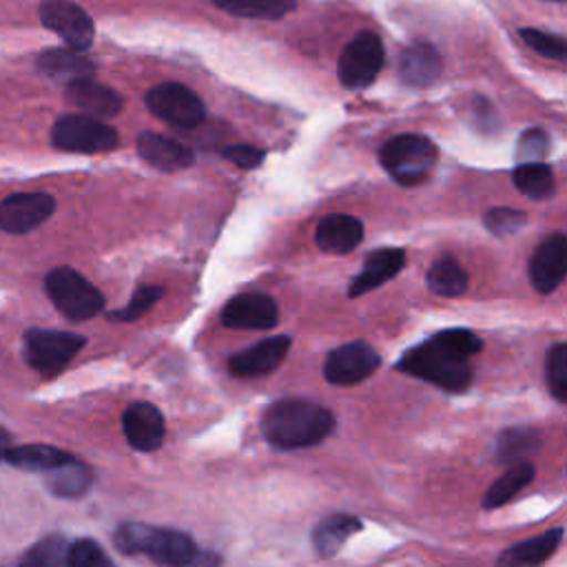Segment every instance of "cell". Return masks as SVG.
<instances>
[{"label": "cell", "mask_w": 567, "mask_h": 567, "mask_svg": "<svg viewBox=\"0 0 567 567\" xmlns=\"http://www.w3.org/2000/svg\"><path fill=\"white\" fill-rule=\"evenodd\" d=\"M115 547L124 554H144L164 567H217L219 556L202 551L193 538L177 529L124 523L115 529Z\"/></svg>", "instance_id": "3"}, {"label": "cell", "mask_w": 567, "mask_h": 567, "mask_svg": "<svg viewBox=\"0 0 567 567\" xmlns=\"http://www.w3.org/2000/svg\"><path fill=\"white\" fill-rule=\"evenodd\" d=\"M137 153L151 166L166 173L188 168L195 162V153L188 146L153 131H144L137 135Z\"/></svg>", "instance_id": "18"}, {"label": "cell", "mask_w": 567, "mask_h": 567, "mask_svg": "<svg viewBox=\"0 0 567 567\" xmlns=\"http://www.w3.org/2000/svg\"><path fill=\"white\" fill-rule=\"evenodd\" d=\"M40 20L49 31L60 35L73 51L82 53L93 44V20L80 4L71 0H44L40 4Z\"/></svg>", "instance_id": "10"}, {"label": "cell", "mask_w": 567, "mask_h": 567, "mask_svg": "<svg viewBox=\"0 0 567 567\" xmlns=\"http://www.w3.org/2000/svg\"><path fill=\"white\" fill-rule=\"evenodd\" d=\"M383 44L377 33L363 31L352 38L339 60V80L346 89H363L372 84L383 66Z\"/></svg>", "instance_id": "9"}, {"label": "cell", "mask_w": 567, "mask_h": 567, "mask_svg": "<svg viewBox=\"0 0 567 567\" xmlns=\"http://www.w3.org/2000/svg\"><path fill=\"white\" fill-rule=\"evenodd\" d=\"M563 529H545L538 536H532L527 540H520L512 547H507L494 567H540L560 545Z\"/></svg>", "instance_id": "21"}, {"label": "cell", "mask_w": 567, "mask_h": 567, "mask_svg": "<svg viewBox=\"0 0 567 567\" xmlns=\"http://www.w3.org/2000/svg\"><path fill=\"white\" fill-rule=\"evenodd\" d=\"M545 148H547V135L543 131H525V135L520 137V144H518L520 157L527 162L538 159L545 153Z\"/></svg>", "instance_id": "39"}, {"label": "cell", "mask_w": 567, "mask_h": 567, "mask_svg": "<svg viewBox=\"0 0 567 567\" xmlns=\"http://www.w3.org/2000/svg\"><path fill=\"white\" fill-rule=\"evenodd\" d=\"M332 430V412L308 399H279L261 414V434L279 450L319 445Z\"/></svg>", "instance_id": "2"}, {"label": "cell", "mask_w": 567, "mask_h": 567, "mask_svg": "<svg viewBox=\"0 0 567 567\" xmlns=\"http://www.w3.org/2000/svg\"><path fill=\"white\" fill-rule=\"evenodd\" d=\"M514 186L529 199L536 202H545L549 197H554L556 193V182H554V173L549 166L540 164V162H523L514 175Z\"/></svg>", "instance_id": "28"}, {"label": "cell", "mask_w": 567, "mask_h": 567, "mask_svg": "<svg viewBox=\"0 0 567 567\" xmlns=\"http://www.w3.org/2000/svg\"><path fill=\"white\" fill-rule=\"evenodd\" d=\"M9 447H11V436L4 430H0V458H4Z\"/></svg>", "instance_id": "40"}, {"label": "cell", "mask_w": 567, "mask_h": 567, "mask_svg": "<svg viewBox=\"0 0 567 567\" xmlns=\"http://www.w3.org/2000/svg\"><path fill=\"white\" fill-rule=\"evenodd\" d=\"M55 210L49 193H13L0 202V228L9 235H24L42 226Z\"/></svg>", "instance_id": "12"}, {"label": "cell", "mask_w": 567, "mask_h": 567, "mask_svg": "<svg viewBox=\"0 0 567 567\" xmlns=\"http://www.w3.org/2000/svg\"><path fill=\"white\" fill-rule=\"evenodd\" d=\"M441 69H443L441 58H439L436 49L427 42H416V44L408 47L399 60L401 80L412 86L432 84L441 75Z\"/></svg>", "instance_id": "22"}, {"label": "cell", "mask_w": 567, "mask_h": 567, "mask_svg": "<svg viewBox=\"0 0 567 567\" xmlns=\"http://www.w3.org/2000/svg\"><path fill=\"white\" fill-rule=\"evenodd\" d=\"M213 4L237 18L279 20L297 7V0H213Z\"/></svg>", "instance_id": "29"}, {"label": "cell", "mask_w": 567, "mask_h": 567, "mask_svg": "<svg viewBox=\"0 0 567 567\" xmlns=\"http://www.w3.org/2000/svg\"><path fill=\"white\" fill-rule=\"evenodd\" d=\"M520 38L527 42V47H532L536 53L551 58V60H567V44L563 38L538 31V29H520Z\"/></svg>", "instance_id": "35"}, {"label": "cell", "mask_w": 567, "mask_h": 567, "mask_svg": "<svg viewBox=\"0 0 567 567\" xmlns=\"http://www.w3.org/2000/svg\"><path fill=\"white\" fill-rule=\"evenodd\" d=\"M51 144L66 153H106L117 146V133L102 120L89 115H62L51 128Z\"/></svg>", "instance_id": "6"}, {"label": "cell", "mask_w": 567, "mask_h": 567, "mask_svg": "<svg viewBox=\"0 0 567 567\" xmlns=\"http://www.w3.org/2000/svg\"><path fill=\"white\" fill-rule=\"evenodd\" d=\"M545 379L554 399L565 403L567 401V346L565 343H554L547 350Z\"/></svg>", "instance_id": "32"}, {"label": "cell", "mask_w": 567, "mask_h": 567, "mask_svg": "<svg viewBox=\"0 0 567 567\" xmlns=\"http://www.w3.org/2000/svg\"><path fill=\"white\" fill-rule=\"evenodd\" d=\"M361 529V520L357 516H350V514H332L328 518H323L315 532H312V545H315V551L321 556V558H330L334 556L343 545L346 540L357 534Z\"/></svg>", "instance_id": "24"}, {"label": "cell", "mask_w": 567, "mask_h": 567, "mask_svg": "<svg viewBox=\"0 0 567 567\" xmlns=\"http://www.w3.org/2000/svg\"><path fill=\"white\" fill-rule=\"evenodd\" d=\"M363 239V224L352 215H328L315 230V244L323 252L346 255Z\"/></svg>", "instance_id": "20"}, {"label": "cell", "mask_w": 567, "mask_h": 567, "mask_svg": "<svg viewBox=\"0 0 567 567\" xmlns=\"http://www.w3.org/2000/svg\"><path fill=\"white\" fill-rule=\"evenodd\" d=\"M481 348L483 343L472 330L450 328L408 350L399 361V370L441 390L463 392L474 379L470 359L478 354Z\"/></svg>", "instance_id": "1"}, {"label": "cell", "mask_w": 567, "mask_h": 567, "mask_svg": "<svg viewBox=\"0 0 567 567\" xmlns=\"http://www.w3.org/2000/svg\"><path fill=\"white\" fill-rule=\"evenodd\" d=\"M66 100L82 111V115L106 120L122 111V95L93 78L73 80L66 84Z\"/></svg>", "instance_id": "17"}, {"label": "cell", "mask_w": 567, "mask_h": 567, "mask_svg": "<svg viewBox=\"0 0 567 567\" xmlns=\"http://www.w3.org/2000/svg\"><path fill=\"white\" fill-rule=\"evenodd\" d=\"M71 458L73 456L69 452L58 450L53 445H42V443L9 447V452L4 454V461L27 472H51Z\"/></svg>", "instance_id": "25"}, {"label": "cell", "mask_w": 567, "mask_h": 567, "mask_svg": "<svg viewBox=\"0 0 567 567\" xmlns=\"http://www.w3.org/2000/svg\"><path fill=\"white\" fill-rule=\"evenodd\" d=\"M379 363L381 357L370 343L350 341L328 354L323 363V374L332 385H354L377 372Z\"/></svg>", "instance_id": "11"}, {"label": "cell", "mask_w": 567, "mask_h": 567, "mask_svg": "<svg viewBox=\"0 0 567 567\" xmlns=\"http://www.w3.org/2000/svg\"><path fill=\"white\" fill-rule=\"evenodd\" d=\"M84 343L86 339L75 332L31 328L24 334V357L33 370L53 377L71 363Z\"/></svg>", "instance_id": "7"}, {"label": "cell", "mask_w": 567, "mask_h": 567, "mask_svg": "<svg viewBox=\"0 0 567 567\" xmlns=\"http://www.w3.org/2000/svg\"><path fill=\"white\" fill-rule=\"evenodd\" d=\"M529 281L532 286L549 295L565 279L567 270V239L563 233H554L540 241V246L529 257Z\"/></svg>", "instance_id": "14"}, {"label": "cell", "mask_w": 567, "mask_h": 567, "mask_svg": "<svg viewBox=\"0 0 567 567\" xmlns=\"http://www.w3.org/2000/svg\"><path fill=\"white\" fill-rule=\"evenodd\" d=\"M153 115L177 128H195L206 117V106L195 91L177 82H162L146 93Z\"/></svg>", "instance_id": "8"}, {"label": "cell", "mask_w": 567, "mask_h": 567, "mask_svg": "<svg viewBox=\"0 0 567 567\" xmlns=\"http://www.w3.org/2000/svg\"><path fill=\"white\" fill-rule=\"evenodd\" d=\"M556 2H563V0H556Z\"/></svg>", "instance_id": "41"}, {"label": "cell", "mask_w": 567, "mask_h": 567, "mask_svg": "<svg viewBox=\"0 0 567 567\" xmlns=\"http://www.w3.org/2000/svg\"><path fill=\"white\" fill-rule=\"evenodd\" d=\"M38 69L53 80H64L66 84L82 78H93V62L73 49H49L38 55Z\"/></svg>", "instance_id": "23"}, {"label": "cell", "mask_w": 567, "mask_h": 567, "mask_svg": "<svg viewBox=\"0 0 567 567\" xmlns=\"http://www.w3.org/2000/svg\"><path fill=\"white\" fill-rule=\"evenodd\" d=\"M436 157V146L427 137L414 133H403L388 140L379 153L381 166L403 186L423 182L434 168Z\"/></svg>", "instance_id": "4"}, {"label": "cell", "mask_w": 567, "mask_h": 567, "mask_svg": "<svg viewBox=\"0 0 567 567\" xmlns=\"http://www.w3.org/2000/svg\"><path fill=\"white\" fill-rule=\"evenodd\" d=\"M122 430L126 441L140 452H153L162 445L166 425L162 412L146 401L131 403L122 414Z\"/></svg>", "instance_id": "15"}, {"label": "cell", "mask_w": 567, "mask_h": 567, "mask_svg": "<svg viewBox=\"0 0 567 567\" xmlns=\"http://www.w3.org/2000/svg\"><path fill=\"white\" fill-rule=\"evenodd\" d=\"M69 567H115V563L95 540L80 538L69 545Z\"/></svg>", "instance_id": "34"}, {"label": "cell", "mask_w": 567, "mask_h": 567, "mask_svg": "<svg viewBox=\"0 0 567 567\" xmlns=\"http://www.w3.org/2000/svg\"><path fill=\"white\" fill-rule=\"evenodd\" d=\"M405 264V252L401 248H379L365 257L361 272L352 279L348 295L361 297L372 288H379L388 279H392Z\"/></svg>", "instance_id": "19"}, {"label": "cell", "mask_w": 567, "mask_h": 567, "mask_svg": "<svg viewBox=\"0 0 567 567\" xmlns=\"http://www.w3.org/2000/svg\"><path fill=\"white\" fill-rule=\"evenodd\" d=\"M49 489L60 498H80L91 487V470L78 458L66 461L64 465L47 472Z\"/></svg>", "instance_id": "27"}, {"label": "cell", "mask_w": 567, "mask_h": 567, "mask_svg": "<svg viewBox=\"0 0 567 567\" xmlns=\"http://www.w3.org/2000/svg\"><path fill=\"white\" fill-rule=\"evenodd\" d=\"M226 159H230L233 164H237L239 168H255L264 162L266 153L257 146H248V144H233V146H226L224 153H221Z\"/></svg>", "instance_id": "38"}, {"label": "cell", "mask_w": 567, "mask_h": 567, "mask_svg": "<svg viewBox=\"0 0 567 567\" xmlns=\"http://www.w3.org/2000/svg\"><path fill=\"white\" fill-rule=\"evenodd\" d=\"M44 290L53 306L71 321H86L104 308L102 292L69 266L53 268L44 279Z\"/></svg>", "instance_id": "5"}, {"label": "cell", "mask_w": 567, "mask_h": 567, "mask_svg": "<svg viewBox=\"0 0 567 567\" xmlns=\"http://www.w3.org/2000/svg\"><path fill=\"white\" fill-rule=\"evenodd\" d=\"M527 224V215L518 208H492L485 215V226L489 233L498 237H507L518 233Z\"/></svg>", "instance_id": "36"}, {"label": "cell", "mask_w": 567, "mask_h": 567, "mask_svg": "<svg viewBox=\"0 0 567 567\" xmlns=\"http://www.w3.org/2000/svg\"><path fill=\"white\" fill-rule=\"evenodd\" d=\"M534 474H536V470L532 463H527V461L514 463L501 478H496L489 485V489L483 496V507L494 509V507L509 503L520 489H525L532 483Z\"/></svg>", "instance_id": "26"}, {"label": "cell", "mask_w": 567, "mask_h": 567, "mask_svg": "<svg viewBox=\"0 0 567 567\" xmlns=\"http://www.w3.org/2000/svg\"><path fill=\"white\" fill-rule=\"evenodd\" d=\"M162 295H164V288H162V286H140V288L133 292L131 301H128L124 308H120L117 312H111L109 319H113V321H133V319H140L144 312H148V310L155 306V301H159Z\"/></svg>", "instance_id": "33"}, {"label": "cell", "mask_w": 567, "mask_h": 567, "mask_svg": "<svg viewBox=\"0 0 567 567\" xmlns=\"http://www.w3.org/2000/svg\"><path fill=\"white\" fill-rule=\"evenodd\" d=\"M427 288L441 297H461L467 288V272L452 257H441L427 270Z\"/></svg>", "instance_id": "30"}, {"label": "cell", "mask_w": 567, "mask_h": 567, "mask_svg": "<svg viewBox=\"0 0 567 567\" xmlns=\"http://www.w3.org/2000/svg\"><path fill=\"white\" fill-rule=\"evenodd\" d=\"M290 350V339L279 334V337H268L228 359V372L233 377H259L266 372H272L288 354Z\"/></svg>", "instance_id": "16"}, {"label": "cell", "mask_w": 567, "mask_h": 567, "mask_svg": "<svg viewBox=\"0 0 567 567\" xmlns=\"http://www.w3.org/2000/svg\"><path fill=\"white\" fill-rule=\"evenodd\" d=\"M279 319V308L270 295L244 292L233 297L221 310V323L233 330H270Z\"/></svg>", "instance_id": "13"}, {"label": "cell", "mask_w": 567, "mask_h": 567, "mask_svg": "<svg viewBox=\"0 0 567 567\" xmlns=\"http://www.w3.org/2000/svg\"><path fill=\"white\" fill-rule=\"evenodd\" d=\"M534 441H536V432L529 427L505 430L498 439V454L501 458H518L520 454L532 450Z\"/></svg>", "instance_id": "37"}, {"label": "cell", "mask_w": 567, "mask_h": 567, "mask_svg": "<svg viewBox=\"0 0 567 567\" xmlns=\"http://www.w3.org/2000/svg\"><path fill=\"white\" fill-rule=\"evenodd\" d=\"M20 567H69V543L51 534L24 551Z\"/></svg>", "instance_id": "31"}]
</instances>
